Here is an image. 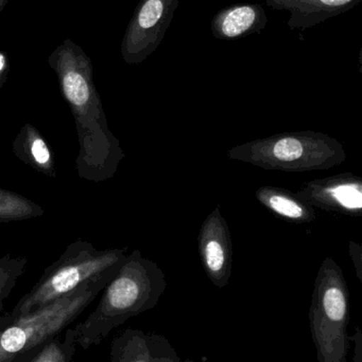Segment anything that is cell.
<instances>
[{"label": "cell", "instance_id": "obj_9", "mask_svg": "<svg viewBox=\"0 0 362 362\" xmlns=\"http://www.w3.org/2000/svg\"><path fill=\"white\" fill-rule=\"evenodd\" d=\"M200 259L204 272L217 288L229 284L234 251L229 225L217 206L206 217L198 235Z\"/></svg>", "mask_w": 362, "mask_h": 362}, {"label": "cell", "instance_id": "obj_10", "mask_svg": "<svg viewBox=\"0 0 362 362\" xmlns=\"http://www.w3.org/2000/svg\"><path fill=\"white\" fill-rule=\"evenodd\" d=\"M267 23L261 4H238L219 11L210 21V31L217 40H234L259 33Z\"/></svg>", "mask_w": 362, "mask_h": 362}, {"label": "cell", "instance_id": "obj_6", "mask_svg": "<svg viewBox=\"0 0 362 362\" xmlns=\"http://www.w3.org/2000/svg\"><path fill=\"white\" fill-rule=\"evenodd\" d=\"M350 291L344 272L332 257L320 266L310 308V325L318 362L348 361Z\"/></svg>", "mask_w": 362, "mask_h": 362}, {"label": "cell", "instance_id": "obj_4", "mask_svg": "<svg viewBox=\"0 0 362 362\" xmlns=\"http://www.w3.org/2000/svg\"><path fill=\"white\" fill-rule=\"evenodd\" d=\"M231 160L268 171L303 173L323 171L346 161L344 146L320 132L300 131L257 139L227 151Z\"/></svg>", "mask_w": 362, "mask_h": 362}, {"label": "cell", "instance_id": "obj_7", "mask_svg": "<svg viewBox=\"0 0 362 362\" xmlns=\"http://www.w3.org/2000/svg\"><path fill=\"white\" fill-rule=\"evenodd\" d=\"M180 0H142L128 28L123 52L129 64L142 63L165 37Z\"/></svg>", "mask_w": 362, "mask_h": 362}, {"label": "cell", "instance_id": "obj_15", "mask_svg": "<svg viewBox=\"0 0 362 362\" xmlns=\"http://www.w3.org/2000/svg\"><path fill=\"white\" fill-rule=\"evenodd\" d=\"M44 214V209L33 200L15 192L0 189V223H17L38 218Z\"/></svg>", "mask_w": 362, "mask_h": 362}, {"label": "cell", "instance_id": "obj_14", "mask_svg": "<svg viewBox=\"0 0 362 362\" xmlns=\"http://www.w3.org/2000/svg\"><path fill=\"white\" fill-rule=\"evenodd\" d=\"M110 355V362H153L150 335L140 329H125L113 340Z\"/></svg>", "mask_w": 362, "mask_h": 362}, {"label": "cell", "instance_id": "obj_5", "mask_svg": "<svg viewBox=\"0 0 362 362\" xmlns=\"http://www.w3.org/2000/svg\"><path fill=\"white\" fill-rule=\"evenodd\" d=\"M115 276L89 281L35 312L0 325V362H12L59 335Z\"/></svg>", "mask_w": 362, "mask_h": 362}, {"label": "cell", "instance_id": "obj_8", "mask_svg": "<svg viewBox=\"0 0 362 362\" xmlns=\"http://www.w3.org/2000/svg\"><path fill=\"white\" fill-rule=\"evenodd\" d=\"M295 194L312 208L344 216L362 214V180L352 173L307 181Z\"/></svg>", "mask_w": 362, "mask_h": 362}, {"label": "cell", "instance_id": "obj_21", "mask_svg": "<svg viewBox=\"0 0 362 362\" xmlns=\"http://www.w3.org/2000/svg\"><path fill=\"white\" fill-rule=\"evenodd\" d=\"M23 356H25V355H23ZM23 356L18 357V358L15 359V361H13L12 362H23Z\"/></svg>", "mask_w": 362, "mask_h": 362}, {"label": "cell", "instance_id": "obj_17", "mask_svg": "<svg viewBox=\"0 0 362 362\" xmlns=\"http://www.w3.org/2000/svg\"><path fill=\"white\" fill-rule=\"evenodd\" d=\"M151 346H152L153 362H183L176 354L167 338L161 335L150 334ZM184 362H195L186 359Z\"/></svg>", "mask_w": 362, "mask_h": 362}, {"label": "cell", "instance_id": "obj_22", "mask_svg": "<svg viewBox=\"0 0 362 362\" xmlns=\"http://www.w3.org/2000/svg\"><path fill=\"white\" fill-rule=\"evenodd\" d=\"M0 108H1V104H0Z\"/></svg>", "mask_w": 362, "mask_h": 362}, {"label": "cell", "instance_id": "obj_20", "mask_svg": "<svg viewBox=\"0 0 362 362\" xmlns=\"http://www.w3.org/2000/svg\"><path fill=\"white\" fill-rule=\"evenodd\" d=\"M6 59L4 54L0 53V87L6 82Z\"/></svg>", "mask_w": 362, "mask_h": 362}, {"label": "cell", "instance_id": "obj_2", "mask_svg": "<svg viewBox=\"0 0 362 362\" xmlns=\"http://www.w3.org/2000/svg\"><path fill=\"white\" fill-rule=\"evenodd\" d=\"M166 288L167 281L161 267L142 257L138 249L132 251L104 287L95 310L72 329L74 344L83 350L101 344L113 329L155 308Z\"/></svg>", "mask_w": 362, "mask_h": 362}, {"label": "cell", "instance_id": "obj_16", "mask_svg": "<svg viewBox=\"0 0 362 362\" xmlns=\"http://www.w3.org/2000/svg\"><path fill=\"white\" fill-rule=\"evenodd\" d=\"M28 266L27 257H0V317L4 313V302L10 297L18 279L25 274Z\"/></svg>", "mask_w": 362, "mask_h": 362}, {"label": "cell", "instance_id": "obj_19", "mask_svg": "<svg viewBox=\"0 0 362 362\" xmlns=\"http://www.w3.org/2000/svg\"><path fill=\"white\" fill-rule=\"evenodd\" d=\"M350 341H354V362H362V332L358 327H356V333L352 337H349Z\"/></svg>", "mask_w": 362, "mask_h": 362}, {"label": "cell", "instance_id": "obj_3", "mask_svg": "<svg viewBox=\"0 0 362 362\" xmlns=\"http://www.w3.org/2000/svg\"><path fill=\"white\" fill-rule=\"evenodd\" d=\"M127 255V247L99 250L87 240L70 243L61 257L44 270L31 291L17 302L12 312L0 317V325L35 312L89 281L115 276Z\"/></svg>", "mask_w": 362, "mask_h": 362}, {"label": "cell", "instance_id": "obj_11", "mask_svg": "<svg viewBox=\"0 0 362 362\" xmlns=\"http://www.w3.org/2000/svg\"><path fill=\"white\" fill-rule=\"evenodd\" d=\"M361 0H266L268 6L290 13L287 25L291 30L315 27L327 19L348 12Z\"/></svg>", "mask_w": 362, "mask_h": 362}, {"label": "cell", "instance_id": "obj_1", "mask_svg": "<svg viewBox=\"0 0 362 362\" xmlns=\"http://www.w3.org/2000/svg\"><path fill=\"white\" fill-rule=\"evenodd\" d=\"M64 100L74 116L79 152L76 171L81 180H112L125 154L108 125L96 89L91 64L82 57L63 55L53 62Z\"/></svg>", "mask_w": 362, "mask_h": 362}, {"label": "cell", "instance_id": "obj_13", "mask_svg": "<svg viewBox=\"0 0 362 362\" xmlns=\"http://www.w3.org/2000/svg\"><path fill=\"white\" fill-rule=\"evenodd\" d=\"M255 197L276 216L298 223H312L317 219L316 211L287 189L264 185L255 192Z\"/></svg>", "mask_w": 362, "mask_h": 362}, {"label": "cell", "instance_id": "obj_18", "mask_svg": "<svg viewBox=\"0 0 362 362\" xmlns=\"http://www.w3.org/2000/svg\"><path fill=\"white\" fill-rule=\"evenodd\" d=\"M349 252H350L351 259L354 263L357 278L362 283V247L357 243L350 240L349 242Z\"/></svg>", "mask_w": 362, "mask_h": 362}, {"label": "cell", "instance_id": "obj_12", "mask_svg": "<svg viewBox=\"0 0 362 362\" xmlns=\"http://www.w3.org/2000/svg\"><path fill=\"white\" fill-rule=\"evenodd\" d=\"M13 154L47 177H57L55 155L46 139L31 123H25L12 144Z\"/></svg>", "mask_w": 362, "mask_h": 362}]
</instances>
